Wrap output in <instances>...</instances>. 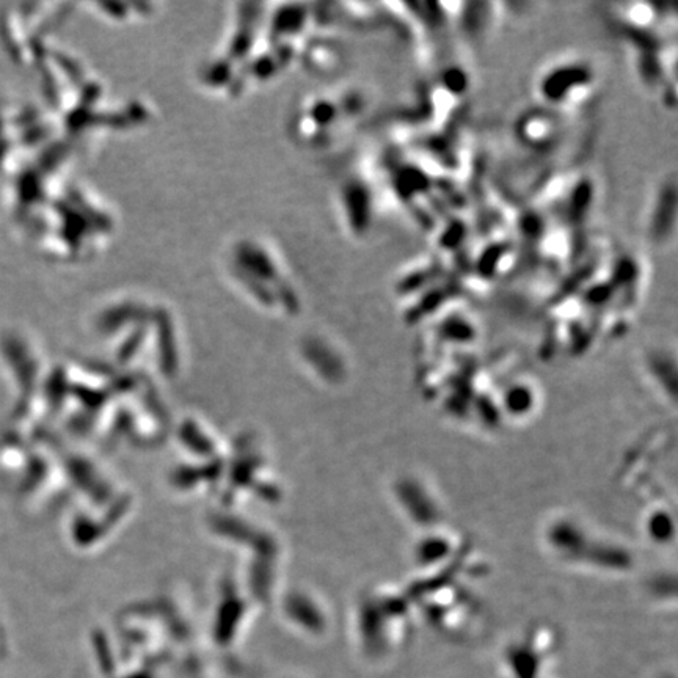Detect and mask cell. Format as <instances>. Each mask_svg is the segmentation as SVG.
<instances>
[{
	"label": "cell",
	"mask_w": 678,
	"mask_h": 678,
	"mask_svg": "<svg viewBox=\"0 0 678 678\" xmlns=\"http://www.w3.org/2000/svg\"><path fill=\"white\" fill-rule=\"evenodd\" d=\"M595 74L581 59L561 60L551 65L537 79V93L550 106H576L592 92Z\"/></svg>",
	"instance_id": "obj_1"
},
{
	"label": "cell",
	"mask_w": 678,
	"mask_h": 678,
	"mask_svg": "<svg viewBox=\"0 0 678 678\" xmlns=\"http://www.w3.org/2000/svg\"><path fill=\"white\" fill-rule=\"evenodd\" d=\"M536 641L507 650L498 678H559L555 646L542 639Z\"/></svg>",
	"instance_id": "obj_2"
},
{
	"label": "cell",
	"mask_w": 678,
	"mask_h": 678,
	"mask_svg": "<svg viewBox=\"0 0 678 678\" xmlns=\"http://www.w3.org/2000/svg\"><path fill=\"white\" fill-rule=\"evenodd\" d=\"M661 192L657 197V206L652 211V217H650V236L653 237L652 241H657L658 244H664L668 241L669 231L674 230V226L669 223V217L674 220V212H668L669 205H674V197L669 200V192L674 189V183L663 184L660 187Z\"/></svg>",
	"instance_id": "obj_3"
}]
</instances>
